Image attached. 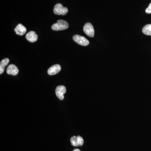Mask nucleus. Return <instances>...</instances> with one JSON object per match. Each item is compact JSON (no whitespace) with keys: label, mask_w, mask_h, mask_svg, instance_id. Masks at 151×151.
<instances>
[{"label":"nucleus","mask_w":151,"mask_h":151,"mask_svg":"<svg viewBox=\"0 0 151 151\" xmlns=\"http://www.w3.org/2000/svg\"><path fill=\"white\" fill-rule=\"evenodd\" d=\"M72 151H80V150H79V149H74V150H73Z\"/></svg>","instance_id":"obj_14"},{"label":"nucleus","mask_w":151,"mask_h":151,"mask_svg":"<svg viewBox=\"0 0 151 151\" xmlns=\"http://www.w3.org/2000/svg\"><path fill=\"white\" fill-rule=\"evenodd\" d=\"M53 12L55 14L58 15H65L68 12V9L67 8L64 7L60 4H57L55 6L53 9Z\"/></svg>","instance_id":"obj_2"},{"label":"nucleus","mask_w":151,"mask_h":151,"mask_svg":"<svg viewBox=\"0 0 151 151\" xmlns=\"http://www.w3.org/2000/svg\"><path fill=\"white\" fill-rule=\"evenodd\" d=\"M84 33L89 37H93L94 36V30L93 26L90 23L85 24L83 28Z\"/></svg>","instance_id":"obj_4"},{"label":"nucleus","mask_w":151,"mask_h":151,"mask_svg":"<svg viewBox=\"0 0 151 151\" xmlns=\"http://www.w3.org/2000/svg\"><path fill=\"white\" fill-rule=\"evenodd\" d=\"M73 39L76 43L82 46H87L89 43V40L86 38L78 35L73 36Z\"/></svg>","instance_id":"obj_3"},{"label":"nucleus","mask_w":151,"mask_h":151,"mask_svg":"<svg viewBox=\"0 0 151 151\" xmlns=\"http://www.w3.org/2000/svg\"><path fill=\"white\" fill-rule=\"evenodd\" d=\"M68 27V24L64 20L59 19L51 27L52 29L54 31L63 30L67 29Z\"/></svg>","instance_id":"obj_1"},{"label":"nucleus","mask_w":151,"mask_h":151,"mask_svg":"<svg viewBox=\"0 0 151 151\" xmlns=\"http://www.w3.org/2000/svg\"><path fill=\"white\" fill-rule=\"evenodd\" d=\"M19 69L16 65L14 64H10L7 68L6 73L7 74L12 75H16L19 73Z\"/></svg>","instance_id":"obj_9"},{"label":"nucleus","mask_w":151,"mask_h":151,"mask_svg":"<svg viewBox=\"0 0 151 151\" xmlns=\"http://www.w3.org/2000/svg\"><path fill=\"white\" fill-rule=\"evenodd\" d=\"M66 92V88L65 86L60 85L58 86L55 89V94L57 97L60 100L64 99V94Z\"/></svg>","instance_id":"obj_6"},{"label":"nucleus","mask_w":151,"mask_h":151,"mask_svg":"<svg viewBox=\"0 0 151 151\" xmlns=\"http://www.w3.org/2000/svg\"><path fill=\"white\" fill-rule=\"evenodd\" d=\"M61 70V66L59 64H55L50 68L47 70L49 75H55L60 72Z\"/></svg>","instance_id":"obj_7"},{"label":"nucleus","mask_w":151,"mask_h":151,"mask_svg":"<svg viewBox=\"0 0 151 151\" xmlns=\"http://www.w3.org/2000/svg\"><path fill=\"white\" fill-rule=\"evenodd\" d=\"M147 14H151V3L149 5L148 7L145 10Z\"/></svg>","instance_id":"obj_13"},{"label":"nucleus","mask_w":151,"mask_h":151,"mask_svg":"<svg viewBox=\"0 0 151 151\" xmlns=\"http://www.w3.org/2000/svg\"><path fill=\"white\" fill-rule=\"evenodd\" d=\"M26 38L30 42H34L38 39V36L34 31H30L26 35Z\"/></svg>","instance_id":"obj_8"},{"label":"nucleus","mask_w":151,"mask_h":151,"mask_svg":"<svg viewBox=\"0 0 151 151\" xmlns=\"http://www.w3.org/2000/svg\"><path fill=\"white\" fill-rule=\"evenodd\" d=\"M142 32L146 35L151 36V24H147L144 27Z\"/></svg>","instance_id":"obj_12"},{"label":"nucleus","mask_w":151,"mask_h":151,"mask_svg":"<svg viewBox=\"0 0 151 151\" xmlns=\"http://www.w3.org/2000/svg\"><path fill=\"white\" fill-rule=\"evenodd\" d=\"M9 62V60L8 58L3 59L1 61L0 63V74L3 73L5 67L8 64Z\"/></svg>","instance_id":"obj_11"},{"label":"nucleus","mask_w":151,"mask_h":151,"mask_svg":"<svg viewBox=\"0 0 151 151\" xmlns=\"http://www.w3.org/2000/svg\"><path fill=\"white\" fill-rule=\"evenodd\" d=\"M70 142L71 145L74 147H78L83 145L84 144V139L81 136H78L77 137L73 136L70 139Z\"/></svg>","instance_id":"obj_5"},{"label":"nucleus","mask_w":151,"mask_h":151,"mask_svg":"<svg viewBox=\"0 0 151 151\" xmlns=\"http://www.w3.org/2000/svg\"><path fill=\"white\" fill-rule=\"evenodd\" d=\"M14 31L17 35L22 36L26 32L27 29L21 24H19L15 28Z\"/></svg>","instance_id":"obj_10"}]
</instances>
